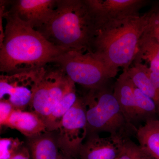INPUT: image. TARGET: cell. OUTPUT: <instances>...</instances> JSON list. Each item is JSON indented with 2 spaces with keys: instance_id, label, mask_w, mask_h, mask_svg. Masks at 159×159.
Returning <instances> with one entry per match:
<instances>
[{
  "instance_id": "obj_1",
  "label": "cell",
  "mask_w": 159,
  "mask_h": 159,
  "mask_svg": "<svg viewBox=\"0 0 159 159\" xmlns=\"http://www.w3.org/2000/svg\"><path fill=\"white\" fill-rule=\"evenodd\" d=\"M0 6L6 20L4 41L0 46L2 74L39 70L69 51L54 46L39 31L6 10L2 4Z\"/></svg>"
},
{
  "instance_id": "obj_2",
  "label": "cell",
  "mask_w": 159,
  "mask_h": 159,
  "mask_svg": "<svg viewBox=\"0 0 159 159\" xmlns=\"http://www.w3.org/2000/svg\"><path fill=\"white\" fill-rule=\"evenodd\" d=\"M98 29L97 20L86 0H57L52 17L36 31L61 48L92 52Z\"/></svg>"
},
{
  "instance_id": "obj_3",
  "label": "cell",
  "mask_w": 159,
  "mask_h": 159,
  "mask_svg": "<svg viewBox=\"0 0 159 159\" xmlns=\"http://www.w3.org/2000/svg\"><path fill=\"white\" fill-rule=\"evenodd\" d=\"M151 10L142 16H132L99 27L92 52L110 68L127 70L133 63L140 39L148 29Z\"/></svg>"
},
{
  "instance_id": "obj_4",
  "label": "cell",
  "mask_w": 159,
  "mask_h": 159,
  "mask_svg": "<svg viewBox=\"0 0 159 159\" xmlns=\"http://www.w3.org/2000/svg\"><path fill=\"white\" fill-rule=\"evenodd\" d=\"M85 107L89 134L105 132L125 138V132L134 127L127 122L108 84L89 90L82 97Z\"/></svg>"
},
{
  "instance_id": "obj_5",
  "label": "cell",
  "mask_w": 159,
  "mask_h": 159,
  "mask_svg": "<svg viewBox=\"0 0 159 159\" xmlns=\"http://www.w3.org/2000/svg\"><path fill=\"white\" fill-rule=\"evenodd\" d=\"M53 63L59 66L75 84L88 90L107 85L119 72L109 68L92 52L68 51Z\"/></svg>"
},
{
  "instance_id": "obj_6",
  "label": "cell",
  "mask_w": 159,
  "mask_h": 159,
  "mask_svg": "<svg viewBox=\"0 0 159 159\" xmlns=\"http://www.w3.org/2000/svg\"><path fill=\"white\" fill-rule=\"evenodd\" d=\"M75 84L57 65L51 68L46 66L30 107L31 111L44 120Z\"/></svg>"
},
{
  "instance_id": "obj_7",
  "label": "cell",
  "mask_w": 159,
  "mask_h": 159,
  "mask_svg": "<svg viewBox=\"0 0 159 159\" xmlns=\"http://www.w3.org/2000/svg\"><path fill=\"white\" fill-rule=\"evenodd\" d=\"M57 131L58 148L66 156L77 159L80 149L88 134L87 120L82 98L78 97L63 117Z\"/></svg>"
},
{
  "instance_id": "obj_8",
  "label": "cell",
  "mask_w": 159,
  "mask_h": 159,
  "mask_svg": "<svg viewBox=\"0 0 159 159\" xmlns=\"http://www.w3.org/2000/svg\"><path fill=\"white\" fill-rule=\"evenodd\" d=\"M45 67L37 70L0 76V101L9 102L16 109L30 107Z\"/></svg>"
},
{
  "instance_id": "obj_9",
  "label": "cell",
  "mask_w": 159,
  "mask_h": 159,
  "mask_svg": "<svg viewBox=\"0 0 159 159\" xmlns=\"http://www.w3.org/2000/svg\"><path fill=\"white\" fill-rule=\"evenodd\" d=\"M99 27L104 24L140 15L145 0H86Z\"/></svg>"
},
{
  "instance_id": "obj_10",
  "label": "cell",
  "mask_w": 159,
  "mask_h": 159,
  "mask_svg": "<svg viewBox=\"0 0 159 159\" xmlns=\"http://www.w3.org/2000/svg\"><path fill=\"white\" fill-rule=\"evenodd\" d=\"M57 0H17L9 1L8 11L37 30L45 25L53 16Z\"/></svg>"
},
{
  "instance_id": "obj_11",
  "label": "cell",
  "mask_w": 159,
  "mask_h": 159,
  "mask_svg": "<svg viewBox=\"0 0 159 159\" xmlns=\"http://www.w3.org/2000/svg\"><path fill=\"white\" fill-rule=\"evenodd\" d=\"M126 139L120 136L101 138L97 134H89L80 149L77 159H116Z\"/></svg>"
},
{
  "instance_id": "obj_12",
  "label": "cell",
  "mask_w": 159,
  "mask_h": 159,
  "mask_svg": "<svg viewBox=\"0 0 159 159\" xmlns=\"http://www.w3.org/2000/svg\"><path fill=\"white\" fill-rule=\"evenodd\" d=\"M134 88L127 70H123L113 86L114 96L127 122L134 127V122L138 120Z\"/></svg>"
},
{
  "instance_id": "obj_13",
  "label": "cell",
  "mask_w": 159,
  "mask_h": 159,
  "mask_svg": "<svg viewBox=\"0 0 159 159\" xmlns=\"http://www.w3.org/2000/svg\"><path fill=\"white\" fill-rule=\"evenodd\" d=\"M4 126L17 130L29 139L48 132L44 120L32 111L15 109Z\"/></svg>"
},
{
  "instance_id": "obj_14",
  "label": "cell",
  "mask_w": 159,
  "mask_h": 159,
  "mask_svg": "<svg viewBox=\"0 0 159 159\" xmlns=\"http://www.w3.org/2000/svg\"><path fill=\"white\" fill-rule=\"evenodd\" d=\"M136 136L139 143L152 159H159V120H147L137 129Z\"/></svg>"
},
{
  "instance_id": "obj_15",
  "label": "cell",
  "mask_w": 159,
  "mask_h": 159,
  "mask_svg": "<svg viewBox=\"0 0 159 159\" xmlns=\"http://www.w3.org/2000/svg\"><path fill=\"white\" fill-rule=\"evenodd\" d=\"M29 149L31 159H58L57 139L47 132L29 139Z\"/></svg>"
},
{
  "instance_id": "obj_16",
  "label": "cell",
  "mask_w": 159,
  "mask_h": 159,
  "mask_svg": "<svg viewBox=\"0 0 159 159\" xmlns=\"http://www.w3.org/2000/svg\"><path fill=\"white\" fill-rule=\"evenodd\" d=\"M147 69V66L142 63H134L127 70V74L134 85L153 100L159 117V92L149 78Z\"/></svg>"
},
{
  "instance_id": "obj_17",
  "label": "cell",
  "mask_w": 159,
  "mask_h": 159,
  "mask_svg": "<svg viewBox=\"0 0 159 159\" xmlns=\"http://www.w3.org/2000/svg\"><path fill=\"white\" fill-rule=\"evenodd\" d=\"M145 61L152 72L159 74V43L146 31L139 45L138 53L133 63Z\"/></svg>"
},
{
  "instance_id": "obj_18",
  "label": "cell",
  "mask_w": 159,
  "mask_h": 159,
  "mask_svg": "<svg viewBox=\"0 0 159 159\" xmlns=\"http://www.w3.org/2000/svg\"><path fill=\"white\" fill-rule=\"evenodd\" d=\"M78 98L75 84L66 92L51 114L44 120L47 131L51 132L57 130L63 118L74 105Z\"/></svg>"
},
{
  "instance_id": "obj_19",
  "label": "cell",
  "mask_w": 159,
  "mask_h": 159,
  "mask_svg": "<svg viewBox=\"0 0 159 159\" xmlns=\"http://www.w3.org/2000/svg\"><path fill=\"white\" fill-rule=\"evenodd\" d=\"M134 94L138 120L145 119L146 122L154 119L155 116L158 115L156 105L153 100L135 85Z\"/></svg>"
},
{
  "instance_id": "obj_20",
  "label": "cell",
  "mask_w": 159,
  "mask_h": 159,
  "mask_svg": "<svg viewBox=\"0 0 159 159\" xmlns=\"http://www.w3.org/2000/svg\"><path fill=\"white\" fill-rule=\"evenodd\" d=\"M116 159H152L140 145L126 139L121 152Z\"/></svg>"
},
{
  "instance_id": "obj_21",
  "label": "cell",
  "mask_w": 159,
  "mask_h": 159,
  "mask_svg": "<svg viewBox=\"0 0 159 159\" xmlns=\"http://www.w3.org/2000/svg\"><path fill=\"white\" fill-rule=\"evenodd\" d=\"M24 142L17 138L0 139V159H10L24 146Z\"/></svg>"
},
{
  "instance_id": "obj_22",
  "label": "cell",
  "mask_w": 159,
  "mask_h": 159,
  "mask_svg": "<svg viewBox=\"0 0 159 159\" xmlns=\"http://www.w3.org/2000/svg\"><path fill=\"white\" fill-rule=\"evenodd\" d=\"M151 13L147 32L159 43V8L151 10Z\"/></svg>"
},
{
  "instance_id": "obj_23",
  "label": "cell",
  "mask_w": 159,
  "mask_h": 159,
  "mask_svg": "<svg viewBox=\"0 0 159 159\" xmlns=\"http://www.w3.org/2000/svg\"><path fill=\"white\" fill-rule=\"evenodd\" d=\"M16 109L9 102L0 101V125L4 126L7 120Z\"/></svg>"
},
{
  "instance_id": "obj_24",
  "label": "cell",
  "mask_w": 159,
  "mask_h": 159,
  "mask_svg": "<svg viewBox=\"0 0 159 159\" xmlns=\"http://www.w3.org/2000/svg\"><path fill=\"white\" fill-rule=\"evenodd\" d=\"M10 159H31L29 148L23 146L17 153Z\"/></svg>"
},
{
  "instance_id": "obj_25",
  "label": "cell",
  "mask_w": 159,
  "mask_h": 159,
  "mask_svg": "<svg viewBox=\"0 0 159 159\" xmlns=\"http://www.w3.org/2000/svg\"><path fill=\"white\" fill-rule=\"evenodd\" d=\"M147 70L148 76L151 80L152 82L159 92V74L152 72L148 66H147Z\"/></svg>"
},
{
  "instance_id": "obj_26",
  "label": "cell",
  "mask_w": 159,
  "mask_h": 159,
  "mask_svg": "<svg viewBox=\"0 0 159 159\" xmlns=\"http://www.w3.org/2000/svg\"><path fill=\"white\" fill-rule=\"evenodd\" d=\"M76 159L73 158L69 157L63 155L61 153H60L59 159Z\"/></svg>"
}]
</instances>
